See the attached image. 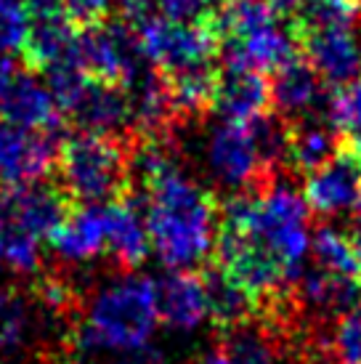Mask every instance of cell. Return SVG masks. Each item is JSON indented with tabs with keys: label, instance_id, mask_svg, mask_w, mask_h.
<instances>
[{
	"label": "cell",
	"instance_id": "obj_1",
	"mask_svg": "<svg viewBox=\"0 0 361 364\" xmlns=\"http://www.w3.org/2000/svg\"><path fill=\"white\" fill-rule=\"evenodd\" d=\"M131 176L141 186L151 250L171 272H194L210 258L218 240L212 194L183 173L168 136L141 139L131 154Z\"/></svg>",
	"mask_w": 361,
	"mask_h": 364
},
{
	"label": "cell",
	"instance_id": "obj_2",
	"mask_svg": "<svg viewBox=\"0 0 361 364\" xmlns=\"http://www.w3.org/2000/svg\"><path fill=\"white\" fill-rule=\"evenodd\" d=\"M157 322L154 279L122 274L101 284L82 306L70 364H149Z\"/></svg>",
	"mask_w": 361,
	"mask_h": 364
},
{
	"label": "cell",
	"instance_id": "obj_3",
	"mask_svg": "<svg viewBox=\"0 0 361 364\" xmlns=\"http://www.w3.org/2000/svg\"><path fill=\"white\" fill-rule=\"evenodd\" d=\"M64 194L48 183L11 186L0 183V255L19 274H32L41 266V245L64 221Z\"/></svg>",
	"mask_w": 361,
	"mask_h": 364
},
{
	"label": "cell",
	"instance_id": "obj_4",
	"mask_svg": "<svg viewBox=\"0 0 361 364\" xmlns=\"http://www.w3.org/2000/svg\"><path fill=\"white\" fill-rule=\"evenodd\" d=\"M61 194L80 205H109L120 200L131 178V154L122 139L75 133L59 144L56 157Z\"/></svg>",
	"mask_w": 361,
	"mask_h": 364
},
{
	"label": "cell",
	"instance_id": "obj_5",
	"mask_svg": "<svg viewBox=\"0 0 361 364\" xmlns=\"http://www.w3.org/2000/svg\"><path fill=\"white\" fill-rule=\"evenodd\" d=\"M144 59L149 61L162 77L178 72L215 64L218 41L208 24H183L165 16H151L136 27Z\"/></svg>",
	"mask_w": 361,
	"mask_h": 364
},
{
	"label": "cell",
	"instance_id": "obj_6",
	"mask_svg": "<svg viewBox=\"0 0 361 364\" xmlns=\"http://www.w3.org/2000/svg\"><path fill=\"white\" fill-rule=\"evenodd\" d=\"M75 61L93 80L125 88L149 61L144 59L139 35L125 21H101L77 32Z\"/></svg>",
	"mask_w": 361,
	"mask_h": 364
},
{
	"label": "cell",
	"instance_id": "obj_7",
	"mask_svg": "<svg viewBox=\"0 0 361 364\" xmlns=\"http://www.w3.org/2000/svg\"><path fill=\"white\" fill-rule=\"evenodd\" d=\"M205 160L212 178L226 189H237V194L255 192L274 181L261 160L250 122L223 120L215 125L205 144Z\"/></svg>",
	"mask_w": 361,
	"mask_h": 364
},
{
	"label": "cell",
	"instance_id": "obj_8",
	"mask_svg": "<svg viewBox=\"0 0 361 364\" xmlns=\"http://www.w3.org/2000/svg\"><path fill=\"white\" fill-rule=\"evenodd\" d=\"M59 136L32 133L0 122V183H41L59 157Z\"/></svg>",
	"mask_w": 361,
	"mask_h": 364
},
{
	"label": "cell",
	"instance_id": "obj_9",
	"mask_svg": "<svg viewBox=\"0 0 361 364\" xmlns=\"http://www.w3.org/2000/svg\"><path fill=\"white\" fill-rule=\"evenodd\" d=\"M295 43L303 59L316 70L324 85H332V91L361 75V41L353 27L303 32L295 35Z\"/></svg>",
	"mask_w": 361,
	"mask_h": 364
},
{
	"label": "cell",
	"instance_id": "obj_10",
	"mask_svg": "<svg viewBox=\"0 0 361 364\" xmlns=\"http://www.w3.org/2000/svg\"><path fill=\"white\" fill-rule=\"evenodd\" d=\"M303 200L319 215L356 210L361 205V165L345 146L330 162L306 176Z\"/></svg>",
	"mask_w": 361,
	"mask_h": 364
},
{
	"label": "cell",
	"instance_id": "obj_11",
	"mask_svg": "<svg viewBox=\"0 0 361 364\" xmlns=\"http://www.w3.org/2000/svg\"><path fill=\"white\" fill-rule=\"evenodd\" d=\"M61 114H70L80 125L82 133H99V136H114L120 139L125 128H131V112L122 88L101 80L82 82L67 102L61 104Z\"/></svg>",
	"mask_w": 361,
	"mask_h": 364
},
{
	"label": "cell",
	"instance_id": "obj_12",
	"mask_svg": "<svg viewBox=\"0 0 361 364\" xmlns=\"http://www.w3.org/2000/svg\"><path fill=\"white\" fill-rule=\"evenodd\" d=\"M53 255L67 266H85L107 250V205H80L48 237Z\"/></svg>",
	"mask_w": 361,
	"mask_h": 364
},
{
	"label": "cell",
	"instance_id": "obj_13",
	"mask_svg": "<svg viewBox=\"0 0 361 364\" xmlns=\"http://www.w3.org/2000/svg\"><path fill=\"white\" fill-rule=\"evenodd\" d=\"M154 306L157 319L171 330H197L210 316L205 277L197 272H171L154 279Z\"/></svg>",
	"mask_w": 361,
	"mask_h": 364
},
{
	"label": "cell",
	"instance_id": "obj_14",
	"mask_svg": "<svg viewBox=\"0 0 361 364\" xmlns=\"http://www.w3.org/2000/svg\"><path fill=\"white\" fill-rule=\"evenodd\" d=\"M125 99H128V112H131V128L141 133V139H165L168 128L176 120L173 112L171 91H168V80L151 64L133 77L125 88Z\"/></svg>",
	"mask_w": 361,
	"mask_h": 364
},
{
	"label": "cell",
	"instance_id": "obj_15",
	"mask_svg": "<svg viewBox=\"0 0 361 364\" xmlns=\"http://www.w3.org/2000/svg\"><path fill=\"white\" fill-rule=\"evenodd\" d=\"M269 88L271 109L284 122L319 114V104L324 99V82L301 53L274 72V82H269Z\"/></svg>",
	"mask_w": 361,
	"mask_h": 364
},
{
	"label": "cell",
	"instance_id": "obj_16",
	"mask_svg": "<svg viewBox=\"0 0 361 364\" xmlns=\"http://www.w3.org/2000/svg\"><path fill=\"white\" fill-rule=\"evenodd\" d=\"M107 253L122 272H133L151 253L146 218L136 197H120L107 205Z\"/></svg>",
	"mask_w": 361,
	"mask_h": 364
},
{
	"label": "cell",
	"instance_id": "obj_17",
	"mask_svg": "<svg viewBox=\"0 0 361 364\" xmlns=\"http://www.w3.org/2000/svg\"><path fill=\"white\" fill-rule=\"evenodd\" d=\"M271 107V88L263 72L223 64L218 75L215 107L226 122H252Z\"/></svg>",
	"mask_w": 361,
	"mask_h": 364
},
{
	"label": "cell",
	"instance_id": "obj_18",
	"mask_svg": "<svg viewBox=\"0 0 361 364\" xmlns=\"http://www.w3.org/2000/svg\"><path fill=\"white\" fill-rule=\"evenodd\" d=\"M343 139L327 117L308 114L287 122V165L298 173H313L340 152Z\"/></svg>",
	"mask_w": 361,
	"mask_h": 364
},
{
	"label": "cell",
	"instance_id": "obj_19",
	"mask_svg": "<svg viewBox=\"0 0 361 364\" xmlns=\"http://www.w3.org/2000/svg\"><path fill=\"white\" fill-rule=\"evenodd\" d=\"M77 30L61 9L32 16L30 38L24 46V59L32 72H48L75 53Z\"/></svg>",
	"mask_w": 361,
	"mask_h": 364
},
{
	"label": "cell",
	"instance_id": "obj_20",
	"mask_svg": "<svg viewBox=\"0 0 361 364\" xmlns=\"http://www.w3.org/2000/svg\"><path fill=\"white\" fill-rule=\"evenodd\" d=\"M202 277H205V290H208L210 319L221 327V333H229L234 327H242V324L255 319V314H258L255 301H252L244 287H239L231 279L229 274H223L212 263Z\"/></svg>",
	"mask_w": 361,
	"mask_h": 364
},
{
	"label": "cell",
	"instance_id": "obj_21",
	"mask_svg": "<svg viewBox=\"0 0 361 364\" xmlns=\"http://www.w3.org/2000/svg\"><path fill=\"white\" fill-rule=\"evenodd\" d=\"M311 250L313 261H316L313 266H319V269L335 274V277H345V279L361 282V258L351 234L338 232L335 226L324 223L311 237Z\"/></svg>",
	"mask_w": 361,
	"mask_h": 364
},
{
	"label": "cell",
	"instance_id": "obj_22",
	"mask_svg": "<svg viewBox=\"0 0 361 364\" xmlns=\"http://www.w3.org/2000/svg\"><path fill=\"white\" fill-rule=\"evenodd\" d=\"M221 346L229 351L234 364H281L276 333L271 327L255 324V319L223 333Z\"/></svg>",
	"mask_w": 361,
	"mask_h": 364
},
{
	"label": "cell",
	"instance_id": "obj_23",
	"mask_svg": "<svg viewBox=\"0 0 361 364\" xmlns=\"http://www.w3.org/2000/svg\"><path fill=\"white\" fill-rule=\"evenodd\" d=\"M361 14V0H308L292 19V35L316 30H340L353 27Z\"/></svg>",
	"mask_w": 361,
	"mask_h": 364
},
{
	"label": "cell",
	"instance_id": "obj_24",
	"mask_svg": "<svg viewBox=\"0 0 361 364\" xmlns=\"http://www.w3.org/2000/svg\"><path fill=\"white\" fill-rule=\"evenodd\" d=\"M38 309L14 287H0V351H16L30 341Z\"/></svg>",
	"mask_w": 361,
	"mask_h": 364
},
{
	"label": "cell",
	"instance_id": "obj_25",
	"mask_svg": "<svg viewBox=\"0 0 361 364\" xmlns=\"http://www.w3.org/2000/svg\"><path fill=\"white\" fill-rule=\"evenodd\" d=\"M327 120L335 125V131L343 133V139L356 136L361 131V75L356 80L345 82L327 96Z\"/></svg>",
	"mask_w": 361,
	"mask_h": 364
},
{
	"label": "cell",
	"instance_id": "obj_26",
	"mask_svg": "<svg viewBox=\"0 0 361 364\" xmlns=\"http://www.w3.org/2000/svg\"><path fill=\"white\" fill-rule=\"evenodd\" d=\"M32 27V11L24 0H0V56L24 53Z\"/></svg>",
	"mask_w": 361,
	"mask_h": 364
},
{
	"label": "cell",
	"instance_id": "obj_27",
	"mask_svg": "<svg viewBox=\"0 0 361 364\" xmlns=\"http://www.w3.org/2000/svg\"><path fill=\"white\" fill-rule=\"evenodd\" d=\"M330 346L338 364H361V304L338 319Z\"/></svg>",
	"mask_w": 361,
	"mask_h": 364
},
{
	"label": "cell",
	"instance_id": "obj_28",
	"mask_svg": "<svg viewBox=\"0 0 361 364\" xmlns=\"http://www.w3.org/2000/svg\"><path fill=\"white\" fill-rule=\"evenodd\" d=\"M218 0H154L157 16L183 24H208Z\"/></svg>",
	"mask_w": 361,
	"mask_h": 364
},
{
	"label": "cell",
	"instance_id": "obj_29",
	"mask_svg": "<svg viewBox=\"0 0 361 364\" xmlns=\"http://www.w3.org/2000/svg\"><path fill=\"white\" fill-rule=\"evenodd\" d=\"M114 0H59V9L67 14V19L72 24H80L82 30L107 21Z\"/></svg>",
	"mask_w": 361,
	"mask_h": 364
},
{
	"label": "cell",
	"instance_id": "obj_30",
	"mask_svg": "<svg viewBox=\"0 0 361 364\" xmlns=\"http://www.w3.org/2000/svg\"><path fill=\"white\" fill-rule=\"evenodd\" d=\"M306 3H308V0H269V6L276 11L279 16H290V19L298 16V11H301Z\"/></svg>",
	"mask_w": 361,
	"mask_h": 364
},
{
	"label": "cell",
	"instance_id": "obj_31",
	"mask_svg": "<svg viewBox=\"0 0 361 364\" xmlns=\"http://www.w3.org/2000/svg\"><path fill=\"white\" fill-rule=\"evenodd\" d=\"M200 364H234V359H231L229 351H226V348H223V346L218 343L215 348H210L208 354L202 356Z\"/></svg>",
	"mask_w": 361,
	"mask_h": 364
},
{
	"label": "cell",
	"instance_id": "obj_32",
	"mask_svg": "<svg viewBox=\"0 0 361 364\" xmlns=\"http://www.w3.org/2000/svg\"><path fill=\"white\" fill-rule=\"evenodd\" d=\"M24 6L32 11V16H38V14H48V11L59 9V0H24Z\"/></svg>",
	"mask_w": 361,
	"mask_h": 364
},
{
	"label": "cell",
	"instance_id": "obj_33",
	"mask_svg": "<svg viewBox=\"0 0 361 364\" xmlns=\"http://www.w3.org/2000/svg\"><path fill=\"white\" fill-rule=\"evenodd\" d=\"M343 146L348 149V152L359 160V165H361V131L356 133V136H348V139H343Z\"/></svg>",
	"mask_w": 361,
	"mask_h": 364
}]
</instances>
